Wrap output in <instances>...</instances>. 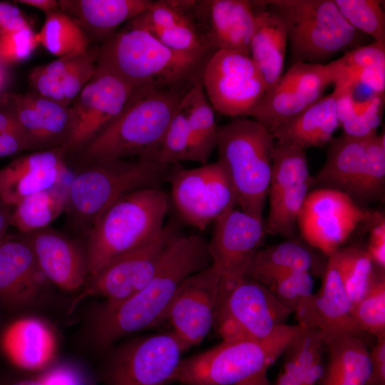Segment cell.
<instances>
[{"label":"cell","instance_id":"cell-1","mask_svg":"<svg viewBox=\"0 0 385 385\" xmlns=\"http://www.w3.org/2000/svg\"><path fill=\"white\" fill-rule=\"evenodd\" d=\"M211 265L208 242L178 233L165 247L150 281L127 299L91 303L83 314L78 342L100 356L125 336L161 322L175 291L190 275Z\"/></svg>","mask_w":385,"mask_h":385},{"label":"cell","instance_id":"cell-2","mask_svg":"<svg viewBox=\"0 0 385 385\" xmlns=\"http://www.w3.org/2000/svg\"><path fill=\"white\" fill-rule=\"evenodd\" d=\"M192 86H134L118 117L77 153L80 166L127 156L157 161L166 129Z\"/></svg>","mask_w":385,"mask_h":385},{"label":"cell","instance_id":"cell-3","mask_svg":"<svg viewBox=\"0 0 385 385\" xmlns=\"http://www.w3.org/2000/svg\"><path fill=\"white\" fill-rule=\"evenodd\" d=\"M211 56L174 51L130 19L101 43L96 70L112 74L133 86H192L202 82Z\"/></svg>","mask_w":385,"mask_h":385},{"label":"cell","instance_id":"cell-4","mask_svg":"<svg viewBox=\"0 0 385 385\" xmlns=\"http://www.w3.org/2000/svg\"><path fill=\"white\" fill-rule=\"evenodd\" d=\"M168 208V195L160 188L136 190L112 202L90 228L85 247L88 277L158 237Z\"/></svg>","mask_w":385,"mask_h":385},{"label":"cell","instance_id":"cell-5","mask_svg":"<svg viewBox=\"0 0 385 385\" xmlns=\"http://www.w3.org/2000/svg\"><path fill=\"white\" fill-rule=\"evenodd\" d=\"M303 329L282 324L259 340L222 341L202 353L181 359L171 382L183 385H235L267 372Z\"/></svg>","mask_w":385,"mask_h":385},{"label":"cell","instance_id":"cell-6","mask_svg":"<svg viewBox=\"0 0 385 385\" xmlns=\"http://www.w3.org/2000/svg\"><path fill=\"white\" fill-rule=\"evenodd\" d=\"M218 160L233 186L240 210L258 218L268 195L275 143L272 133L247 117L217 128Z\"/></svg>","mask_w":385,"mask_h":385},{"label":"cell","instance_id":"cell-7","mask_svg":"<svg viewBox=\"0 0 385 385\" xmlns=\"http://www.w3.org/2000/svg\"><path fill=\"white\" fill-rule=\"evenodd\" d=\"M173 165L136 158H109L81 167L68 189V205L81 223L93 225L112 202L132 191L160 188Z\"/></svg>","mask_w":385,"mask_h":385},{"label":"cell","instance_id":"cell-8","mask_svg":"<svg viewBox=\"0 0 385 385\" xmlns=\"http://www.w3.org/2000/svg\"><path fill=\"white\" fill-rule=\"evenodd\" d=\"M263 2L285 25L292 64H324L356 39L357 31L344 19L334 0Z\"/></svg>","mask_w":385,"mask_h":385},{"label":"cell","instance_id":"cell-9","mask_svg":"<svg viewBox=\"0 0 385 385\" xmlns=\"http://www.w3.org/2000/svg\"><path fill=\"white\" fill-rule=\"evenodd\" d=\"M186 349L173 332L117 342L99 356L96 378L104 385H167Z\"/></svg>","mask_w":385,"mask_h":385},{"label":"cell","instance_id":"cell-10","mask_svg":"<svg viewBox=\"0 0 385 385\" xmlns=\"http://www.w3.org/2000/svg\"><path fill=\"white\" fill-rule=\"evenodd\" d=\"M289 314L261 283L247 277L221 278L215 326L222 341L265 339L284 324Z\"/></svg>","mask_w":385,"mask_h":385},{"label":"cell","instance_id":"cell-11","mask_svg":"<svg viewBox=\"0 0 385 385\" xmlns=\"http://www.w3.org/2000/svg\"><path fill=\"white\" fill-rule=\"evenodd\" d=\"M202 83L213 109L232 118L252 116L267 91L250 56L225 49L210 58Z\"/></svg>","mask_w":385,"mask_h":385},{"label":"cell","instance_id":"cell-12","mask_svg":"<svg viewBox=\"0 0 385 385\" xmlns=\"http://www.w3.org/2000/svg\"><path fill=\"white\" fill-rule=\"evenodd\" d=\"M167 180L170 183L172 199L181 217L199 230H205L237 205L232 183L218 160L190 169L175 165Z\"/></svg>","mask_w":385,"mask_h":385},{"label":"cell","instance_id":"cell-13","mask_svg":"<svg viewBox=\"0 0 385 385\" xmlns=\"http://www.w3.org/2000/svg\"><path fill=\"white\" fill-rule=\"evenodd\" d=\"M178 233L176 226L168 222L155 239L116 257L88 277L68 312L88 297L116 302L140 290L153 277L166 246Z\"/></svg>","mask_w":385,"mask_h":385},{"label":"cell","instance_id":"cell-14","mask_svg":"<svg viewBox=\"0 0 385 385\" xmlns=\"http://www.w3.org/2000/svg\"><path fill=\"white\" fill-rule=\"evenodd\" d=\"M272 158L265 230L272 235L289 236L314 180L309 173L305 150L275 141Z\"/></svg>","mask_w":385,"mask_h":385},{"label":"cell","instance_id":"cell-15","mask_svg":"<svg viewBox=\"0 0 385 385\" xmlns=\"http://www.w3.org/2000/svg\"><path fill=\"white\" fill-rule=\"evenodd\" d=\"M369 214L347 194L320 188L308 193L297 223L306 242L329 256Z\"/></svg>","mask_w":385,"mask_h":385},{"label":"cell","instance_id":"cell-16","mask_svg":"<svg viewBox=\"0 0 385 385\" xmlns=\"http://www.w3.org/2000/svg\"><path fill=\"white\" fill-rule=\"evenodd\" d=\"M134 86L116 76L95 70L71 108L70 135L61 147L64 153H78L121 113Z\"/></svg>","mask_w":385,"mask_h":385},{"label":"cell","instance_id":"cell-17","mask_svg":"<svg viewBox=\"0 0 385 385\" xmlns=\"http://www.w3.org/2000/svg\"><path fill=\"white\" fill-rule=\"evenodd\" d=\"M221 277L212 265L185 278L161 322H168L187 349L200 343L215 326Z\"/></svg>","mask_w":385,"mask_h":385},{"label":"cell","instance_id":"cell-18","mask_svg":"<svg viewBox=\"0 0 385 385\" xmlns=\"http://www.w3.org/2000/svg\"><path fill=\"white\" fill-rule=\"evenodd\" d=\"M334 82L327 64L296 63L266 91L252 116L270 132L322 98Z\"/></svg>","mask_w":385,"mask_h":385},{"label":"cell","instance_id":"cell-19","mask_svg":"<svg viewBox=\"0 0 385 385\" xmlns=\"http://www.w3.org/2000/svg\"><path fill=\"white\" fill-rule=\"evenodd\" d=\"M51 284L27 242L7 235L0 242V307L22 314L47 302Z\"/></svg>","mask_w":385,"mask_h":385},{"label":"cell","instance_id":"cell-20","mask_svg":"<svg viewBox=\"0 0 385 385\" xmlns=\"http://www.w3.org/2000/svg\"><path fill=\"white\" fill-rule=\"evenodd\" d=\"M213 222L212 236L207 241L211 265L222 279L246 277L266 234L262 218L232 208Z\"/></svg>","mask_w":385,"mask_h":385},{"label":"cell","instance_id":"cell-21","mask_svg":"<svg viewBox=\"0 0 385 385\" xmlns=\"http://www.w3.org/2000/svg\"><path fill=\"white\" fill-rule=\"evenodd\" d=\"M353 304L345 290L334 253L329 256L319 291L294 312L298 324L319 330L325 344L346 335H358Z\"/></svg>","mask_w":385,"mask_h":385},{"label":"cell","instance_id":"cell-22","mask_svg":"<svg viewBox=\"0 0 385 385\" xmlns=\"http://www.w3.org/2000/svg\"><path fill=\"white\" fill-rule=\"evenodd\" d=\"M192 0L153 1L150 6L131 20L167 47L194 55H212L216 50L205 27L192 11Z\"/></svg>","mask_w":385,"mask_h":385},{"label":"cell","instance_id":"cell-23","mask_svg":"<svg viewBox=\"0 0 385 385\" xmlns=\"http://www.w3.org/2000/svg\"><path fill=\"white\" fill-rule=\"evenodd\" d=\"M195 19L208 31L216 50L225 49L250 56L255 15L252 1H192Z\"/></svg>","mask_w":385,"mask_h":385},{"label":"cell","instance_id":"cell-24","mask_svg":"<svg viewBox=\"0 0 385 385\" xmlns=\"http://www.w3.org/2000/svg\"><path fill=\"white\" fill-rule=\"evenodd\" d=\"M49 282L68 292L81 291L88 277L85 248L47 228L24 235Z\"/></svg>","mask_w":385,"mask_h":385},{"label":"cell","instance_id":"cell-25","mask_svg":"<svg viewBox=\"0 0 385 385\" xmlns=\"http://www.w3.org/2000/svg\"><path fill=\"white\" fill-rule=\"evenodd\" d=\"M61 147L16 158L0 169V198L14 206L24 197L58 185L67 172Z\"/></svg>","mask_w":385,"mask_h":385},{"label":"cell","instance_id":"cell-26","mask_svg":"<svg viewBox=\"0 0 385 385\" xmlns=\"http://www.w3.org/2000/svg\"><path fill=\"white\" fill-rule=\"evenodd\" d=\"M54 331L43 319L24 315L2 326L0 347L14 366L26 371L48 369L54 364Z\"/></svg>","mask_w":385,"mask_h":385},{"label":"cell","instance_id":"cell-27","mask_svg":"<svg viewBox=\"0 0 385 385\" xmlns=\"http://www.w3.org/2000/svg\"><path fill=\"white\" fill-rule=\"evenodd\" d=\"M58 9L73 19L90 41L101 43L118 27L146 11L150 0H60Z\"/></svg>","mask_w":385,"mask_h":385},{"label":"cell","instance_id":"cell-28","mask_svg":"<svg viewBox=\"0 0 385 385\" xmlns=\"http://www.w3.org/2000/svg\"><path fill=\"white\" fill-rule=\"evenodd\" d=\"M255 15L250 56L265 83L267 91L273 88L282 76L287 42L285 25L263 1H252Z\"/></svg>","mask_w":385,"mask_h":385},{"label":"cell","instance_id":"cell-29","mask_svg":"<svg viewBox=\"0 0 385 385\" xmlns=\"http://www.w3.org/2000/svg\"><path fill=\"white\" fill-rule=\"evenodd\" d=\"M338 128L337 98L332 92L281 123L271 133L276 142L305 150L329 144Z\"/></svg>","mask_w":385,"mask_h":385},{"label":"cell","instance_id":"cell-30","mask_svg":"<svg viewBox=\"0 0 385 385\" xmlns=\"http://www.w3.org/2000/svg\"><path fill=\"white\" fill-rule=\"evenodd\" d=\"M372 136L356 138L342 133L333 138L314 183L352 197L368 158Z\"/></svg>","mask_w":385,"mask_h":385},{"label":"cell","instance_id":"cell-31","mask_svg":"<svg viewBox=\"0 0 385 385\" xmlns=\"http://www.w3.org/2000/svg\"><path fill=\"white\" fill-rule=\"evenodd\" d=\"M320 265L319 257L308 247L296 241H287L260 249L249 266L246 277L267 287L283 273L293 270L311 273Z\"/></svg>","mask_w":385,"mask_h":385},{"label":"cell","instance_id":"cell-32","mask_svg":"<svg viewBox=\"0 0 385 385\" xmlns=\"http://www.w3.org/2000/svg\"><path fill=\"white\" fill-rule=\"evenodd\" d=\"M327 346L329 359L322 385H366L370 373L369 351L359 336H344Z\"/></svg>","mask_w":385,"mask_h":385},{"label":"cell","instance_id":"cell-33","mask_svg":"<svg viewBox=\"0 0 385 385\" xmlns=\"http://www.w3.org/2000/svg\"><path fill=\"white\" fill-rule=\"evenodd\" d=\"M182 102L186 108L190 133L189 160L205 165L217 146V126L215 110L202 82L193 85Z\"/></svg>","mask_w":385,"mask_h":385},{"label":"cell","instance_id":"cell-34","mask_svg":"<svg viewBox=\"0 0 385 385\" xmlns=\"http://www.w3.org/2000/svg\"><path fill=\"white\" fill-rule=\"evenodd\" d=\"M324 345L319 330L303 327L300 334L285 351L283 371L295 385H317L321 380L324 370L322 361Z\"/></svg>","mask_w":385,"mask_h":385},{"label":"cell","instance_id":"cell-35","mask_svg":"<svg viewBox=\"0 0 385 385\" xmlns=\"http://www.w3.org/2000/svg\"><path fill=\"white\" fill-rule=\"evenodd\" d=\"M68 203V191L58 185L33 193L14 205L11 225L23 235L46 228L64 210Z\"/></svg>","mask_w":385,"mask_h":385},{"label":"cell","instance_id":"cell-36","mask_svg":"<svg viewBox=\"0 0 385 385\" xmlns=\"http://www.w3.org/2000/svg\"><path fill=\"white\" fill-rule=\"evenodd\" d=\"M37 37L49 53L58 58L86 53L91 41L80 26L59 9L46 13Z\"/></svg>","mask_w":385,"mask_h":385},{"label":"cell","instance_id":"cell-37","mask_svg":"<svg viewBox=\"0 0 385 385\" xmlns=\"http://www.w3.org/2000/svg\"><path fill=\"white\" fill-rule=\"evenodd\" d=\"M334 255L344 287L354 306L371 287L376 265L366 250L359 247H341Z\"/></svg>","mask_w":385,"mask_h":385},{"label":"cell","instance_id":"cell-38","mask_svg":"<svg viewBox=\"0 0 385 385\" xmlns=\"http://www.w3.org/2000/svg\"><path fill=\"white\" fill-rule=\"evenodd\" d=\"M36 110L45 135L48 149L62 147L72 128L71 108L44 98L36 93H26Z\"/></svg>","mask_w":385,"mask_h":385},{"label":"cell","instance_id":"cell-39","mask_svg":"<svg viewBox=\"0 0 385 385\" xmlns=\"http://www.w3.org/2000/svg\"><path fill=\"white\" fill-rule=\"evenodd\" d=\"M354 319L362 332L379 337L385 336V278L382 270L362 298L352 309Z\"/></svg>","mask_w":385,"mask_h":385},{"label":"cell","instance_id":"cell-40","mask_svg":"<svg viewBox=\"0 0 385 385\" xmlns=\"http://www.w3.org/2000/svg\"><path fill=\"white\" fill-rule=\"evenodd\" d=\"M341 14L356 31L385 44V14L378 0H334Z\"/></svg>","mask_w":385,"mask_h":385},{"label":"cell","instance_id":"cell-41","mask_svg":"<svg viewBox=\"0 0 385 385\" xmlns=\"http://www.w3.org/2000/svg\"><path fill=\"white\" fill-rule=\"evenodd\" d=\"M385 186L384 133L372 136L368 158L352 195L361 202H369L382 197Z\"/></svg>","mask_w":385,"mask_h":385},{"label":"cell","instance_id":"cell-42","mask_svg":"<svg viewBox=\"0 0 385 385\" xmlns=\"http://www.w3.org/2000/svg\"><path fill=\"white\" fill-rule=\"evenodd\" d=\"M189 154L190 133L187 111L181 101L164 134L157 161L163 165H174L189 160Z\"/></svg>","mask_w":385,"mask_h":385},{"label":"cell","instance_id":"cell-43","mask_svg":"<svg viewBox=\"0 0 385 385\" xmlns=\"http://www.w3.org/2000/svg\"><path fill=\"white\" fill-rule=\"evenodd\" d=\"M313 286L314 279L311 273L293 270L279 275L267 287L292 313L313 294Z\"/></svg>","mask_w":385,"mask_h":385},{"label":"cell","instance_id":"cell-44","mask_svg":"<svg viewBox=\"0 0 385 385\" xmlns=\"http://www.w3.org/2000/svg\"><path fill=\"white\" fill-rule=\"evenodd\" d=\"M384 96L373 95L358 101L355 112L340 127L343 133L356 138H366L377 134L381 123Z\"/></svg>","mask_w":385,"mask_h":385},{"label":"cell","instance_id":"cell-45","mask_svg":"<svg viewBox=\"0 0 385 385\" xmlns=\"http://www.w3.org/2000/svg\"><path fill=\"white\" fill-rule=\"evenodd\" d=\"M98 48L88 50L79 56L60 79L66 105L73 102L94 74Z\"/></svg>","mask_w":385,"mask_h":385},{"label":"cell","instance_id":"cell-46","mask_svg":"<svg viewBox=\"0 0 385 385\" xmlns=\"http://www.w3.org/2000/svg\"><path fill=\"white\" fill-rule=\"evenodd\" d=\"M39 44L31 26L0 35V65L5 66L27 59Z\"/></svg>","mask_w":385,"mask_h":385},{"label":"cell","instance_id":"cell-47","mask_svg":"<svg viewBox=\"0 0 385 385\" xmlns=\"http://www.w3.org/2000/svg\"><path fill=\"white\" fill-rule=\"evenodd\" d=\"M335 61L343 66L385 68V44L374 41L351 50Z\"/></svg>","mask_w":385,"mask_h":385},{"label":"cell","instance_id":"cell-48","mask_svg":"<svg viewBox=\"0 0 385 385\" xmlns=\"http://www.w3.org/2000/svg\"><path fill=\"white\" fill-rule=\"evenodd\" d=\"M29 79L34 93L44 98L68 106L60 80L47 74L41 66L35 67L31 71Z\"/></svg>","mask_w":385,"mask_h":385},{"label":"cell","instance_id":"cell-49","mask_svg":"<svg viewBox=\"0 0 385 385\" xmlns=\"http://www.w3.org/2000/svg\"><path fill=\"white\" fill-rule=\"evenodd\" d=\"M369 239L366 250L372 261L384 270L385 267V219L382 213H370Z\"/></svg>","mask_w":385,"mask_h":385},{"label":"cell","instance_id":"cell-50","mask_svg":"<svg viewBox=\"0 0 385 385\" xmlns=\"http://www.w3.org/2000/svg\"><path fill=\"white\" fill-rule=\"evenodd\" d=\"M44 385H88L83 371L71 364H53L39 373Z\"/></svg>","mask_w":385,"mask_h":385},{"label":"cell","instance_id":"cell-51","mask_svg":"<svg viewBox=\"0 0 385 385\" xmlns=\"http://www.w3.org/2000/svg\"><path fill=\"white\" fill-rule=\"evenodd\" d=\"M370 373L366 385H385V336L369 351Z\"/></svg>","mask_w":385,"mask_h":385},{"label":"cell","instance_id":"cell-52","mask_svg":"<svg viewBox=\"0 0 385 385\" xmlns=\"http://www.w3.org/2000/svg\"><path fill=\"white\" fill-rule=\"evenodd\" d=\"M29 26L28 21L17 6L0 2V35L18 31Z\"/></svg>","mask_w":385,"mask_h":385},{"label":"cell","instance_id":"cell-53","mask_svg":"<svg viewBox=\"0 0 385 385\" xmlns=\"http://www.w3.org/2000/svg\"><path fill=\"white\" fill-rule=\"evenodd\" d=\"M25 150H28V147L23 133L6 132L0 134V158L14 155Z\"/></svg>","mask_w":385,"mask_h":385},{"label":"cell","instance_id":"cell-54","mask_svg":"<svg viewBox=\"0 0 385 385\" xmlns=\"http://www.w3.org/2000/svg\"><path fill=\"white\" fill-rule=\"evenodd\" d=\"M0 385H44V384L38 373L34 376H11L1 381Z\"/></svg>","mask_w":385,"mask_h":385},{"label":"cell","instance_id":"cell-55","mask_svg":"<svg viewBox=\"0 0 385 385\" xmlns=\"http://www.w3.org/2000/svg\"><path fill=\"white\" fill-rule=\"evenodd\" d=\"M10 205L4 203L0 198V242L8 235L7 232L11 225V213Z\"/></svg>","mask_w":385,"mask_h":385},{"label":"cell","instance_id":"cell-56","mask_svg":"<svg viewBox=\"0 0 385 385\" xmlns=\"http://www.w3.org/2000/svg\"><path fill=\"white\" fill-rule=\"evenodd\" d=\"M18 2L40 9L45 14L59 9L58 2L56 0H19Z\"/></svg>","mask_w":385,"mask_h":385},{"label":"cell","instance_id":"cell-57","mask_svg":"<svg viewBox=\"0 0 385 385\" xmlns=\"http://www.w3.org/2000/svg\"><path fill=\"white\" fill-rule=\"evenodd\" d=\"M235 385H270V384L267 376V372H263Z\"/></svg>","mask_w":385,"mask_h":385},{"label":"cell","instance_id":"cell-58","mask_svg":"<svg viewBox=\"0 0 385 385\" xmlns=\"http://www.w3.org/2000/svg\"><path fill=\"white\" fill-rule=\"evenodd\" d=\"M274 385H295L290 377L283 371L277 377Z\"/></svg>","mask_w":385,"mask_h":385},{"label":"cell","instance_id":"cell-59","mask_svg":"<svg viewBox=\"0 0 385 385\" xmlns=\"http://www.w3.org/2000/svg\"><path fill=\"white\" fill-rule=\"evenodd\" d=\"M8 80L7 73L5 67L0 65V92L4 88Z\"/></svg>","mask_w":385,"mask_h":385},{"label":"cell","instance_id":"cell-60","mask_svg":"<svg viewBox=\"0 0 385 385\" xmlns=\"http://www.w3.org/2000/svg\"><path fill=\"white\" fill-rule=\"evenodd\" d=\"M3 313H4V311L2 310L1 307H0V330H1V328L2 327V326H3V324H2Z\"/></svg>","mask_w":385,"mask_h":385}]
</instances>
